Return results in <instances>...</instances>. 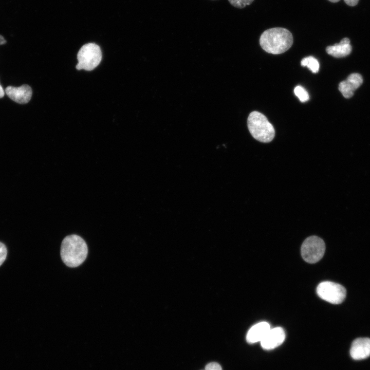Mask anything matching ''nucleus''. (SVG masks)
I'll return each instance as SVG.
<instances>
[{
	"label": "nucleus",
	"mask_w": 370,
	"mask_h": 370,
	"mask_svg": "<svg viewBox=\"0 0 370 370\" xmlns=\"http://www.w3.org/2000/svg\"><path fill=\"white\" fill-rule=\"evenodd\" d=\"M5 95V91L2 86L0 85V98H3Z\"/></svg>",
	"instance_id": "20"
},
{
	"label": "nucleus",
	"mask_w": 370,
	"mask_h": 370,
	"mask_svg": "<svg viewBox=\"0 0 370 370\" xmlns=\"http://www.w3.org/2000/svg\"><path fill=\"white\" fill-rule=\"evenodd\" d=\"M285 339V333L284 330L281 327H277L270 328L260 342L263 348L270 350L281 345Z\"/></svg>",
	"instance_id": "7"
},
{
	"label": "nucleus",
	"mask_w": 370,
	"mask_h": 370,
	"mask_svg": "<svg viewBox=\"0 0 370 370\" xmlns=\"http://www.w3.org/2000/svg\"><path fill=\"white\" fill-rule=\"evenodd\" d=\"M293 36L288 29L275 27L266 30L260 39L261 47L268 53L278 54L288 50L293 44Z\"/></svg>",
	"instance_id": "1"
},
{
	"label": "nucleus",
	"mask_w": 370,
	"mask_h": 370,
	"mask_svg": "<svg viewBox=\"0 0 370 370\" xmlns=\"http://www.w3.org/2000/svg\"><path fill=\"white\" fill-rule=\"evenodd\" d=\"M88 253L86 242L80 236L71 234L66 236L61 246V257L69 267H76L85 260Z\"/></svg>",
	"instance_id": "2"
},
{
	"label": "nucleus",
	"mask_w": 370,
	"mask_h": 370,
	"mask_svg": "<svg viewBox=\"0 0 370 370\" xmlns=\"http://www.w3.org/2000/svg\"><path fill=\"white\" fill-rule=\"evenodd\" d=\"M270 328L269 324L266 322H261L254 325L247 334V342L250 344L261 342Z\"/></svg>",
	"instance_id": "11"
},
{
	"label": "nucleus",
	"mask_w": 370,
	"mask_h": 370,
	"mask_svg": "<svg viewBox=\"0 0 370 370\" xmlns=\"http://www.w3.org/2000/svg\"><path fill=\"white\" fill-rule=\"evenodd\" d=\"M229 3L234 7L242 9L247 5H250L254 0H228Z\"/></svg>",
	"instance_id": "15"
},
{
	"label": "nucleus",
	"mask_w": 370,
	"mask_h": 370,
	"mask_svg": "<svg viewBox=\"0 0 370 370\" xmlns=\"http://www.w3.org/2000/svg\"><path fill=\"white\" fill-rule=\"evenodd\" d=\"M345 3L350 6H354L356 5L359 0H344Z\"/></svg>",
	"instance_id": "18"
},
{
	"label": "nucleus",
	"mask_w": 370,
	"mask_h": 370,
	"mask_svg": "<svg viewBox=\"0 0 370 370\" xmlns=\"http://www.w3.org/2000/svg\"><path fill=\"white\" fill-rule=\"evenodd\" d=\"M328 1L332 3H337V2H339L340 0H328Z\"/></svg>",
	"instance_id": "21"
},
{
	"label": "nucleus",
	"mask_w": 370,
	"mask_h": 370,
	"mask_svg": "<svg viewBox=\"0 0 370 370\" xmlns=\"http://www.w3.org/2000/svg\"><path fill=\"white\" fill-rule=\"evenodd\" d=\"M294 92L295 96L298 97L300 101L302 102H306L309 99L308 92L304 88L300 85L297 86L294 88Z\"/></svg>",
	"instance_id": "14"
},
{
	"label": "nucleus",
	"mask_w": 370,
	"mask_h": 370,
	"mask_svg": "<svg viewBox=\"0 0 370 370\" xmlns=\"http://www.w3.org/2000/svg\"><path fill=\"white\" fill-rule=\"evenodd\" d=\"M7 254V250L5 245L0 242V266L5 261Z\"/></svg>",
	"instance_id": "16"
},
{
	"label": "nucleus",
	"mask_w": 370,
	"mask_h": 370,
	"mask_svg": "<svg viewBox=\"0 0 370 370\" xmlns=\"http://www.w3.org/2000/svg\"><path fill=\"white\" fill-rule=\"evenodd\" d=\"M248 130L252 137L264 143L271 142L274 137L275 130L273 125L263 114L252 112L247 119Z\"/></svg>",
	"instance_id": "3"
},
{
	"label": "nucleus",
	"mask_w": 370,
	"mask_h": 370,
	"mask_svg": "<svg viewBox=\"0 0 370 370\" xmlns=\"http://www.w3.org/2000/svg\"><path fill=\"white\" fill-rule=\"evenodd\" d=\"M363 79L361 75L358 73L349 75L346 80L341 82L339 84V90L343 97L349 98L354 95V91L362 84Z\"/></svg>",
	"instance_id": "9"
},
{
	"label": "nucleus",
	"mask_w": 370,
	"mask_h": 370,
	"mask_svg": "<svg viewBox=\"0 0 370 370\" xmlns=\"http://www.w3.org/2000/svg\"><path fill=\"white\" fill-rule=\"evenodd\" d=\"M350 354L353 359L357 360L368 357L370 356V339L359 338L353 341Z\"/></svg>",
	"instance_id": "10"
},
{
	"label": "nucleus",
	"mask_w": 370,
	"mask_h": 370,
	"mask_svg": "<svg viewBox=\"0 0 370 370\" xmlns=\"http://www.w3.org/2000/svg\"><path fill=\"white\" fill-rule=\"evenodd\" d=\"M7 42L6 40L4 39V36L0 34V45L6 44Z\"/></svg>",
	"instance_id": "19"
},
{
	"label": "nucleus",
	"mask_w": 370,
	"mask_h": 370,
	"mask_svg": "<svg viewBox=\"0 0 370 370\" xmlns=\"http://www.w3.org/2000/svg\"><path fill=\"white\" fill-rule=\"evenodd\" d=\"M317 293L322 299L334 304L341 303L346 294L343 286L330 281L320 283L317 286Z\"/></svg>",
	"instance_id": "6"
},
{
	"label": "nucleus",
	"mask_w": 370,
	"mask_h": 370,
	"mask_svg": "<svg viewBox=\"0 0 370 370\" xmlns=\"http://www.w3.org/2000/svg\"><path fill=\"white\" fill-rule=\"evenodd\" d=\"M325 244L320 237L313 235L305 239L301 246V254L303 260L308 263H315L324 255Z\"/></svg>",
	"instance_id": "5"
},
{
	"label": "nucleus",
	"mask_w": 370,
	"mask_h": 370,
	"mask_svg": "<svg viewBox=\"0 0 370 370\" xmlns=\"http://www.w3.org/2000/svg\"><path fill=\"white\" fill-rule=\"evenodd\" d=\"M6 95L13 101L19 104H26L31 99L32 90L27 84L19 87L9 86L5 90Z\"/></svg>",
	"instance_id": "8"
},
{
	"label": "nucleus",
	"mask_w": 370,
	"mask_h": 370,
	"mask_svg": "<svg viewBox=\"0 0 370 370\" xmlns=\"http://www.w3.org/2000/svg\"><path fill=\"white\" fill-rule=\"evenodd\" d=\"M102 58V52L99 45L94 43L84 44L78 52V63L76 68L78 70H92L99 65Z\"/></svg>",
	"instance_id": "4"
},
{
	"label": "nucleus",
	"mask_w": 370,
	"mask_h": 370,
	"mask_svg": "<svg viewBox=\"0 0 370 370\" xmlns=\"http://www.w3.org/2000/svg\"><path fill=\"white\" fill-rule=\"evenodd\" d=\"M351 49L349 39L345 38L339 43L327 46L326 51L328 54L334 57L342 58L349 54Z\"/></svg>",
	"instance_id": "12"
},
{
	"label": "nucleus",
	"mask_w": 370,
	"mask_h": 370,
	"mask_svg": "<svg viewBox=\"0 0 370 370\" xmlns=\"http://www.w3.org/2000/svg\"><path fill=\"white\" fill-rule=\"evenodd\" d=\"M301 64L302 66L307 67L313 73H317L319 70V63L318 61L312 56H309L303 58Z\"/></svg>",
	"instance_id": "13"
},
{
	"label": "nucleus",
	"mask_w": 370,
	"mask_h": 370,
	"mask_svg": "<svg viewBox=\"0 0 370 370\" xmlns=\"http://www.w3.org/2000/svg\"><path fill=\"white\" fill-rule=\"evenodd\" d=\"M212 1H215V0H212Z\"/></svg>",
	"instance_id": "22"
},
{
	"label": "nucleus",
	"mask_w": 370,
	"mask_h": 370,
	"mask_svg": "<svg viewBox=\"0 0 370 370\" xmlns=\"http://www.w3.org/2000/svg\"><path fill=\"white\" fill-rule=\"evenodd\" d=\"M205 370H222V368L218 363L211 362L206 366Z\"/></svg>",
	"instance_id": "17"
}]
</instances>
